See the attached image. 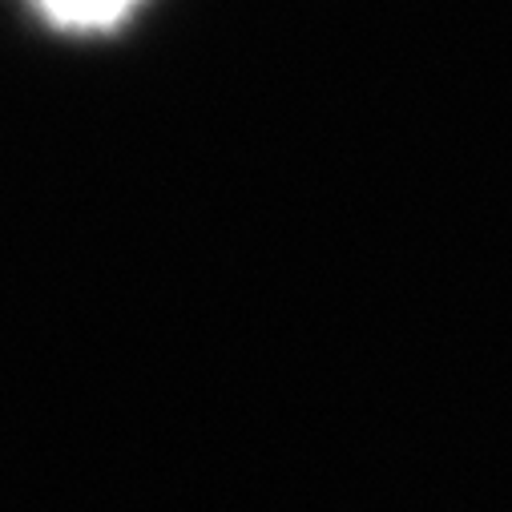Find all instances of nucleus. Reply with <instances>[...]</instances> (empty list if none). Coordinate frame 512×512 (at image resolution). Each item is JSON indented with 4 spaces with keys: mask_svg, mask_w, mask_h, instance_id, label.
I'll return each mask as SVG.
<instances>
[{
    "mask_svg": "<svg viewBox=\"0 0 512 512\" xmlns=\"http://www.w3.org/2000/svg\"><path fill=\"white\" fill-rule=\"evenodd\" d=\"M138 0H37V9L61 29H109L125 21Z\"/></svg>",
    "mask_w": 512,
    "mask_h": 512,
    "instance_id": "nucleus-1",
    "label": "nucleus"
}]
</instances>
